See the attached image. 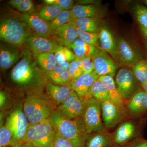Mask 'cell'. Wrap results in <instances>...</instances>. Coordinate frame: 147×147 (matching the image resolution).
I'll return each mask as SVG.
<instances>
[{
    "label": "cell",
    "instance_id": "cell-38",
    "mask_svg": "<svg viewBox=\"0 0 147 147\" xmlns=\"http://www.w3.org/2000/svg\"><path fill=\"white\" fill-rule=\"evenodd\" d=\"M71 82L75 81L83 74V70L78 65L76 60L70 63L68 69Z\"/></svg>",
    "mask_w": 147,
    "mask_h": 147
},
{
    "label": "cell",
    "instance_id": "cell-29",
    "mask_svg": "<svg viewBox=\"0 0 147 147\" xmlns=\"http://www.w3.org/2000/svg\"><path fill=\"white\" fill-rule=\"evenodd\" d=\"M54 54L57 65L66 69H68L70 63L77 58L68 47L59 45L55 50Z\"/></svg>",
    "mask_w": 147,
    "mask_h": 147
},
{
    "label": "cell",
    "instance_id": "cell-6",
    "mask_svg": "<svg viewBox=\"0 0 147 147\" xmlns=\"http://www.w3.org/2000/svg\"><path fill=\"white\" fill-rule=\"evenodd\" d=\"M138 118L127 117L119 124L113 133L114 145L126 146L134 139L141 137L143 122Z\"/></svg>",
    "mask_w": 147,
    "mask_h": 147
},
{
    "label": "cell",
    "instance_id": "cell-50",
    "mask_svg": "<svg viewBox=\"0 0 147 147\" xmlns=\"http://www.w3.org/2000/svg\"><path fill=\"white\" fill-rule=\"evenodd\" d=\"M143 2L147 6V0H145V1H143Z\"/></svg>",
    "mask_w": 147,
    "mask_h": 147
},
{
    "label": "cell",
    "instance_id": "cell-35",
    "mask_svg": "<svg viewBox=\"0 0 147 147\" xmlns=\"http://www.w3.org/2000/svg\"><path fill=\"white\" fill-rule=\"evenodd\" d=\"M76 30L80 39L88 44L94 45L99 48V33H95L84 32L77 28Z\"/></svg>",
    "mask_w": 147,
    "mask_h": 147
},
{
    "label": "cell",
    "instance_id": "cell-44",
    "mask_svg": "<svg viewBox=\"0 0 147 147\" xmlns=\"http://www.w3.org/2000/svg\"><path fill=\"white\" fill-rule=\"evenodd\" d=\"M21 1L22 0H11L9 2V3L13 8L17 9Z\"/></svg>",
    "mask_w": 147,
    "mask_h": 147
},
{
    "label": "cell",
    "instance_id": "cell-37",
    "mask_svg": "<svg viewBox=\"0 0 147 147\" xmlns=\"http://www.w3.org/2000/svg\"><path fill=\"white\" fill-rule=\"evenodd\" d=\"M43 1L47 5H55L59 6L63 10H71L73 7L74 3L72 0H45Z\"/></svg>",
    "mask_w": 147,
    "mask_h": 147
},
{
    "label": "cell",
    "instance_id": "cell-13",
    "mask_svg": "<svg viewBox=\"0 0 147 147\" xmlns=\"http://www.w3.org/2000/svg\"><path fill=\"white\" fill-rule=\"evenodd\" d=\"M26 42L30 48L34 57L42 53H55L59 45L53 39L36 34H31L27 38Z\"/></svg>",
    "mask_w": 147,
    "mask_h": 147
},
{
    "label": "cell",
    "instance_id": "cell-34",
    "mask_svg": "<svg viewBox=\"0 0 147 147\" xmlns=\"http://www.w3.org/2000/svg\"><path fill=\"white\" fill-rule=\"evenodd\" d=\"M133 13L139 26L147 28V8L144 6L137 4L133 8Z\"/></svg>",
    "mask_w": 147,
    "mask_h": 147
},
{
    "label": "cell",
    "instance_id": "cell-15",
    "mask_svg": "<svg viewBox=\"0 0 147 147\" xmlns=\"http://www.w3.org/2000/svg\"><path fill=\"white\" fill-rule=\"evenodd\" d=\"M127 103V117L139 118L147 110V93L139 90Z\"/></svg>",
    "mask_w": 147,
    "mask_h": 147
},
{
    "label": "cell",
    "instance_id": "cell-24",
    "mask_svg": "<svg viewBox=\"0 0 147 147\" xmlns=\"http://www.w3.org/2000/svg\"><path fill=\"white\" fill-rule=\"evenodd\" d=\"M69 48H71L73 53L78 58H93L101 50L94 45L84 42L79 38H76Z\"/></svg>",
    "mask_w": 147,
    "mask_h": 147
},
{
    "label": "cell",
    "instance_id": "cell-22",
    "mask_svg": "<svg viewBox=\"0 0 147 147\" xmlns=\"http://www.w3.org/2000/svg\"><path fill=\"white\" fill-rule=\"evenodd\" d=\"M113 145V133L105 129L89 134L85 147H110Z\"/></svg>",
    "mask_w": 147,
    "mask_h": 147
},
{
    "label": "cell",
    "instance_id": "cell-40",
    "mask_svg": "<svg viewBox=\"0 0 147 147\" xmlns=\"http://www.w3.org/2000/svg\"><path fill=\"white\" fill-rule=\"evenodd\" d=\"M52 147H74L71 142L55 131V137Z\"/></svg>",
    "mask_w": 147,
    "mask_h": 147
},
{
    "label": "cell",
    "instance_id": "cell-46",
    "mask_svg": "<svg viewBox=\"0 0 147 147\" xmlns=\"http://www.w3.org/2000/svg\"><path fill=\"white\" fill-rule=\"evenodd\" d=\"M141 86L143 88V90L147 93V81L144 84L141 85Z\"/></svg>",
    "mask_w": 147,
    "mask_h": 147
},
{
    "label": "cell",
    "instance_id": "cell-9",
    "mask_svg": "<svg viewBox=\"0 0 147 147\" xmlns=\"http://www.w3.org/2000/svg\"><path fill=\"white\" fill-rule=\"evenodd\" d=\"M137 81L132 71L128 69H121L117 73L115 81L116 86L125 101L129 100L139 90L136 83Z\"/></svg>",
    "mask_w": 147,
    "mask_h": 147
},
{
    "label": "cell",
    "instance_id": "cell-1",
    "mask_svg": "<svg viewBox=\"0 0 147 147\" xmlns=\"http://www.w3.org/2000/svg\"><path fill=\"white\" fill-rule=\"evenodd\" d=\"M21 59L11 71L12 82L18 87L28 91L45 87L47 82L46 72L37 63L31 51L24 50Z\"/></svg>",
    "mask_w": 147,
    "mask_h": 147
},
{
    "label": "cell",
    "instance_id": "cell-51",
    "mask_svg": "<svg viewBox=\"0 0 147 147\" xmlns=\"http://www.w3.org/2000/svg\"><path fill=\"white\" fill-rule=\"evenodd\" d=\"M145 44H146V48L147 50V41H146V42H145Z\"/></svg>",
    "mask_w": 147,
    "mask_h": 147
},
{
    "label": "cell",
    "instance_id": "cell-17",
    "mask_svg": "<svg viewBox=\"0 0 147 147\" xmlns=\"http://www.w3.org/2000/svg\"><path fill=\"white\" fill-rule=\"evenodd\" d=\"M99 40L102 51L119 61L118 41L113 32L107 27H102L99 32Z\"/></svg>",
    "mask_w": 147,
    "mask_h": 147
},
{
    "label": "cell",
    "instance_id": "cell-4",
    "mask_svg": "<svg viewBox=\"0 0 147 147\" xmlns=\"http://www.w3.org/2000/svg\"><path fill=\"white\" fill-rule=\"evenodd\" d=\"M31 29L28 25L15 18H7L1 21V40L13 46H18L26 42L31 35Z\"/></svg>",
    "mask_w": 147,
    "mask_h": 147
},
{
    "label": "cell",
    "instance_id": "cell-23",
    "mask_svg": "<svg viewBox=\"0 0 147 147\" xmlns=\"http://www.w3.org/2000/svg\"><path fill=\"white\" fill-rule=\"evenodd\" d=\"M20 57L18 50L11 46H1L0 49V67L6 70L19 61Z\"/></svg>",
    "mask_w": 147,
    "mask_h": 147
},
{
    "label": "cell",
    "instance_id": "cell-11",
    "mask_svg": "<svg viewBox=\"0 0 147 147\" xmlns=\"http://www.w3.org/2000/svg\"><path fill=\"white\" fill-rule=\"evenodd\" d=\"M13 11V16H15V18L26 23L36 34L49 38L51 37L52 31L50 24L40 18L38 14Z\"/></svg>",
    "mask_w": 147,
    "mask_h": 147
},
{
    "label": "cell",
    "instance_id": "cell-18",
    "mask_svg": "<svg viewBox=\"0 0 147 147\" xmlns=\"http://www.w3.org/2000/svg\"><path fill=\"white\" fill-rule=\"evenodd\" d=\"M94 64V71L99 76H115L117 67L115 62L104 51H100L92 58Z\"/></svg>",
    "mask_w": 147,
    "mask_h": 147
},
{
    "label": "cell",
    "instance_id": "cell-5",
    "mask_svg": "<svg viewBox=\"0 0 147 147\" xmlns=\"http://www.w3.org/2000/svg\"><path fill=\"white\" fill-rule=\"evenodd\" d=\"M55 137V129L47 119L38 123H29L23 143H29L33 147H52Z\"/></svg>",
    "mask_w": 147,
    "mask_h": 147
},
{
    "label": "cell",
    "instance_id": "cell-30",
    "mask_svg": "<svg viewBox=\"0 0 147 147\" xmlns=\"http://www.w3.org/2000/svg\"><path fill=\"white\" fill-rule=\"evenodd\" d=\"M35 59L40 67L45 72L52 71L57 65L55 54L52 52L40 54Z\"/></svg>",
    "mask_w": 147,
    "mask_h": 147
},
{
    "label": "cell",
    "instance_id": "cell-41",
    "mask_svg": "<svg viewBox=\"0 0 147 147\" xmlns=\"http://www.w3.org/2000/svg\"><path fill=\"white\" fill-rule=\"evenodd\" d=\"M92 58H85L82 59V69L83 70V73L90 74L92 73L94 71V64Z\"/></svg>",
    "mask_w": 147,
    "mask_h": 147
},
{
    "label": "cell",
    "instance_id": "cell-28",
    "mask_svg": "<svg viewBox=\"0 0 147 147\" xmlns=\"http://www.w3.org/2000/svg\"><path fill=\"white\" fill-rule=\"evenodd\" d=\"M74 19L83 18H97L100 15L99 9L92 5H77L71 9Z\"/></svg>",
    "mask_w": 147,
    "mask_h": 147
},
{
    "label": "cell",
    "instance_id": "cell-49",
    "mask_svg": "<svg viewBox=\"0 0 147 147\" xmlns=\"http://www.w3.org/2000/svg\"><path fill=\"white\" fill-rule=\"evenodd\" d=\"M110 147H126V146H121L118 145H114Z\"/></svg>",
    "mask_w": 147,
    "mask_h": 147
},
{
    "label": "cell",
    "instance_id": "cell-32",
    "mask_svg": "<svg viewBox=\"0 0 147 147\" xmlns=\"http://www.w3.org/2000/svg\"><path fill=\"white\" fill-rule=\"evenodd\" d=\"M62 11V9L59 6L47 5L41 9L38 15L44 21H52Z\"/></svg>",
    "mask_w": 147,
    "mask_h": 147
},
{
    "label": "cell",
    "instance_id": "cell-8",
    "mask_svg": "<svg viewBox=\"0 0 147 147\" xmlns=\"http://www.w3.org/2000/svg\"><path fill=\"white\" fill-rule=\"evenodd\" d=\"M5 124L10 128L13 133V138L10 146L23 143L29 122L24 110L21 107L16 108L11 113L7 119Z\"/></svg>",
    "mask_w": 147,
    "mask_h": 147
},
{
    "label": "cell",
    "instance_id": "cell-47",
    "mask_svg": "<svg viewBox=\"0 0 147 147\" xmlns=\"http://www.w3.org/2000/svg\"><path fill=\"white\" fill-rule=\"evenodd\" d=\"M22 147H33L30 144L28 143H23Z\"/></svg>",
    "mask_w": 147,
    "mask_h": 147
},
{
    "label": "cell",
    "instance_id": "cell-26",
    "mask_svg": "<svg viewBox=\"0 0 147 147\" xmlns=\"http://www.w3.org/2000/svg\"><path fill=\"white\" fill-rule=\"evenodd\" d=\"M97 18H83L74 19L71 21L76 28L84 32L99 33L101 28L100 21Z\"/></svg>",
    "mask_w": 147,
    "mask_h": 147
},
{
    "label": "cell",
    "instance_id": "cell-20",
    "mask_svg": "<svg viewBox=\"0 0 147 147\" xmlns=\"http://www.w3.org/2000/svg\"><path fill=\"white\" fill-rule=\"evenodd\" d=\"M99 77L94 71L91 73H83L78 79L71 82L70 86L80 97L84 98L92 85Z\"/></svg>",
    "mask_w": 147,
    "mask_h": 147
},
{
    "label": "cell",
    "instance_id": "cell-39",
    "mask_svg": "<svg viewBox=\"0 0 147 147\" xmlns=\"http://www.w3.org/2000/svg\"><path fill=\"white\" fill-rule=\"evenodd\" d=\"M16 9L22 13H34V5L31 0H22Z\"/></svg>",
    "mask_w": 147,
    "mask_h": 147
},
{
    "label": "cell",
    "instance_id": "cell-31",
    "mask_svg": "<svg viewBox=\"0 0 147 147\" xmlns=\"http://www.w3.org/2000/svg\"><path fill=\"white\" fill-rule=\"evenodd\" d=\"M74 19L71 10L62 11L50 24L51 31L65 24L71 23Z\"/></svg>",
    "mask_w": 147,
    "mask_h": 147
},
{
    "label": "cell",
    "instance_id": "cell-25",
    "mask_svg": "<svg viewBox=\"0 0 147 147\" xmlns=\"http://www.w3.org/2000/svg\"><path fill=\"white\" fill-rule=\"evenodd\" d=\"M48 80L62 86H70L71 80L67 69L57 65L52 71L46 72Z\"/></svg>",
    "mask_w": 147,
    "mask_h": 147
},
{
    "label": "cell",
    "instance_id": "cell-33",
    "mask_svg": "<svg viewBox=\"0 0 147 147\" xmlns=\"http://www.w3.org/2000/svg\"><path fill=\"white\" fill-rule=\"evenodd\" d=\"M132 72L141 85L147 81V61L141 60L132 67Z\"/></svg>",
    "mask_w": 147,
    "mask_h": 147
},
{
    "label": "cell",
    "instance_id": "cell-43",
    "mask_svg": "<svg viewBox=\"0 0 147 147\" xmlns=\"http://www.w3.org/2000/svg\"><path fill=\"white\" fill-rule=\"evenodd\" d=\"M7 100V96L4 92L1 90L0 92V107L1 109L3 108L4 105H5L6 102Z\"/></svg>",
    "mask_w": 147,
    "mask_h": 147
},
{
    "label": "cell",
    "instance_id": "cell-16",
    "mask_svg": "<svg viewBox=\"0 0 147 147\" xmlns=\"http://www.w3.org/2000/svg\"><path fill=\"white\" fill-rule=\"evenodd\" d=\"M119 47V61L123 64L132 67L142 60L141 55L128 41L122 37L118 39Z\"/></svg>",
    "mask_w": 147,
    "mask_h": 147
},
{
    "label": "cell",
    "instance_id": "cell-19",
    "mask_svg": "<svg viewBox=\"0 0 147 147\" xmlns=\"http://www.w3.org/2000/svg\"><path fill=\"white\" fill-rule=\"evenodd\" d=\"M45 87L46 96L55 107L59 106L72 90L70 86L57 85L50 80L46 83Z\"/></svg>",
    "mask_w": 147,
    "mask_h": 147
},
{
    "label": "cell",
    "instance_id": "cell-7",
    "mask_svg": "<svg viewBox=\"0 0 147 147\" xmlns=\"http://www.w3.org/2000/svg\"><path fill=\"white\" fill-rule=\"evenodd\" d=\"M85 99L86 107L82 117L88 134L106 129L101 119L102 102L93 97Z\"/></svg>",
    "mask_w": 147,
    "mask_h": 147
},
{
    "label": "cell",
    "instance_id": "cell-27",
    "mask_svg": "<svg viewBox=\"0 0 147 147\" xmlns=\"http://www.w3.org/2000/svg\"><path fill=\"white\" fill-rule=\"evenodd\" d=\"M94 98L101 102L110 101L108 88L104 83L98 79L92 85L85 98Z\"/></svg>",
    "mask_w": 147,
    "mask_h": 147
},
{
    "label": "cell",
    "instance_id": "cell-48",
    "mask_svg": "<svg viewBox=\"0 0 147 147\" xmlns=\"http://www.w3.org/2000/svg\"><path fill=\"white\" fill-rule=\"evenodd\" d=\"M23 143H19L17 144L14 145L13 146H6L5 147H22Z\"/></svg>",
    "mask_w": 147,
    "mask_h": 147
},
{
    "label": "cell",
    "instance_id": "cell-45",
    "mask_svg": "<svg viewBox=\"0 0 147 147\" xmlns=\"http://www.w3.org/2000/svg\"><path fill=\"white\" fill-rule=\"evenodd\" d=\"M140 26V30H141L142 34L143 35L145 39L147 41V28L140 26Z\"/></svg>",
    "mask_w": 147,
    "mask_h": 147
},
{
    "label": "cell",
    "instance_id": "cell-14",
    "mask_svg": "<svg viewBox=\"0 0 147 147\" xmlns=\"http://www.w3.org/2000/svg\"><path fill=\"white\" fill-rule=\"evenodd\" d=\"M51 36L58 45L68 48L79 38L76 27L71 22L52 31Z\"/></svg>",
    "mask_w": 147,
    "mask_h": 147
},
{
    "label": "cell",
    "instance_id": "cell-36",
    "mask_svg": "<svg viewBox=\"0 0 147 147\" xmlns=\"http://www.w3.org/2000/svg\"><path fill=\"white\" fill-rule=\"evenodd\" d=\"M13 137L12 131L6 125H1L0 128V147L10 146Z\"/></svg>",
    "mask_w": 147,
    "mask_h": 147
},
{
    "label": "cell",
    "instance_id": "cell-12",
    "mask_svg": "<svg viewBox=\"0 0 147 147\" xmlns=\"http://www.w3.org/2000/svg\"><path fill=\"white\" fill-rule=\"evenodd\" d=\"M127 117L126 114L110 101L102 102V118L105 128H114Z\"/></svg>",
    "mask_w": 147,
    "mask_h": 147
},
{
    "label": "cell",
    "instance_id": "cell-21",
    "mask_svg": "<svg viewBox=\"0 0 147 147\" xmlns=\"http://www.w3.org/2000/svg\"><path fill=\"white\" fill-rule=\"evenodd\" d=\"M98 79L104 83L107 87L110 101L117 105L127 115L126 101L123 98L119 93L116 86L115 82L113 77L109 76H100Z\"/></svg>",
    "mask_w": 147,
    "mask_h": 147
},
{
    "label": "cell",
    "instance_id": "cell-42",
    "mask_svg": "<svg viewBox=\"0 0 147 147\" xmlns=\"http://www.w3.org/2000/svg\"><path fill=\"white\" fill-rule=\"evenodd\" d=\"M126 147H147V140L142 137L137 138L130 142Z\"/></svg>",
    "mask_w": 147,
    "mask_h": 147
},
{
    "label": "cell",
    "instance_id": "cell-3",
    "mask_svg": "<svg viewBox=\"0 0 147 147\" xmlns=\"http://www.w3.org/2000/svg\"><path fill=\"white\" fill-rule=\"evenodd\" d=\"M55 107L42 92V88H39L28 91L23 110L29 123L35 124L49 118Z\"/></svg>",
    "mask_w": 147,
    "mask_h": 147
},
{
    "label": "cell",
    "instance_id": "cell-10",
    "mask_svg": "<svg viewBox=\"0 0 147 147\" xmlns=\"http://www.w3.org/2000/svg\"><path fill=\"white\" fill-rule=\"evenodd\" d=\"M86 107L85 98L72 90L68 96L57 108L65 117L70 119L83 117Z\"/></svg>",
    "mask_w": 147,
    "mask_h": 147
},
{
    "label": "cell",
    "instance_id": "cell-2",
    "mask_svg": "<svg viewBox=\"0 0 147 147\" xmlns=\"http://www.w3.org/2000/svg\"><path fill=\"white\" fill-rule=\"evenodd\" d=\"M48 119L55 131L71 142L74 147H85L89 134L82 117L69 119L57 108Z\"/></svg>",
    "mask_w": 147,
    "mask_h": 147
}]
</instances>
